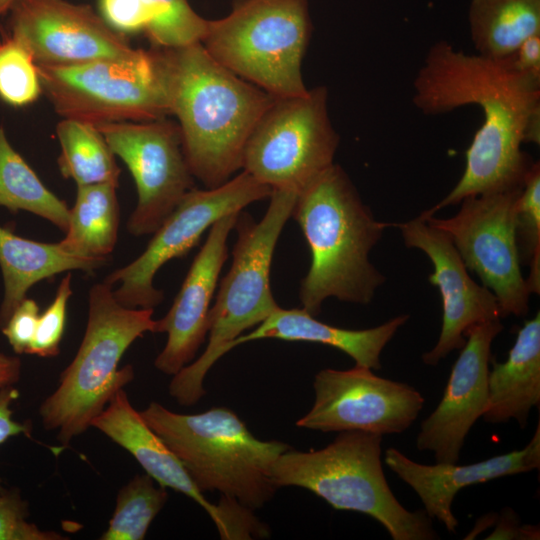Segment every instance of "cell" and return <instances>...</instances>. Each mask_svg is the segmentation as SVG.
Wrapping results in <instances>:
<instances>
[{
    "label": "cell",
    "mask_w": 540,
    "mask_h": 540,
    "mask_svg": "<svg viewBox=\"0 0 540 540\" xmlns=\"http://www.w3.org/2000/svg\"><path fill=\"white\" fill-rule=\"evenodd\" d=\"M271 194L270 187L243 170L217 188H193L154 232L143 253L109 274L104 283L111 287L119 284L113 295L121 305L154 309L163 301L164 293L154 287L153 279L165 263L185 256L220 218Z\"/></svg>",
    "instance_id": "8fae6325"
},
{
    "label": "cell",
    "mask_w": 540,
    "mask_h": 540,
    "mask_svg": "<svg viewBox=\"0 0 540 540\" xmlns=\"http://www.w3.org/2000/svg\"><path fill=\"white\" fill-rule=\"evenodd\" d=\"M382 435L338 432L319 450L292 447L274 461L270 478L278 489H307L336 510L354 511L377 520L393 540H433L439 536L425 510L409 511L396 499L384 475Z\"/></svg>",
    "instance_id": "8992f818"
},
{
    "label": "cell",
    "mask_w": 540,
    "mask_h": 540,
    "mask_svg": "<svg viewBox=\"0 0 540 540\" xmlns=\"http://www.w3.org/2000/svg\"><path fill=\"white\" fill-rule=\"evenodd\" d=\"M522 189L465 197L455 216L428 223L446 232L467 269L497 298L501 318L526 316L532 294L521 271L516 237V208Z\"/></svg>",
    "instance_id": "7c38bea8"
},
{
    "label": "cell",
    "mask_w": 540,
    "mask_h": 540,
    "mask_svg": "<svg viewBox=\"0 0 540 540\" xmlns=\"http://www.w3.org/2000/svg\"><path fill=\"white\" fill-rule=\"evenodd\" d=\"M238 213L225 215L210 227L172 306L157 320L156 333L165 332L168 338L154 365L167 375L174 376L190 364L208 335L210 303L228 258L227 238Z\"/></svg>",
    "instance_id": "ac0fdd59"
},
{
    "label": "cell",
    "mask_w": 540,
    "mask_h": 540,
    "mask_svg": "<svg viewBox=\"0 0 540 540\" xmlns=\"http://www.w3.org/2000/svg\"><path fill=\"white\" fill-rule=\"evenodd\" d=\"M384 461L419 496L428 516L455 533L458 520L452 512L456 494L463 488L496 478L531 472L540 466V425L521 450L493 456L468 465L443 463L428 465L413 461L394 447L385 451Z\"/></svg>",
    "instance_id": "d6986e66"
},
{
    "label": "cell",
    "mask_w": 540,
    "mask_h": 540,
    "mask_svg": "<svg viewBox=\"0 0 540 540\" xmlns=\"http://www.w3.org/2000/svg\"><path fill=\"white\" fill-rule=\"evenodd\" d=\"M152 315L153 309L121 305L104 282L91 287L81 345L56 390L39 408L43 427L56 430L64 446L85 432L113 395L133 380L132 365L121 369L118 365L137 338L156 333L157 320Z\"/></svg>",
    "instance_id": "52a82bcc"
},
{
    "label": "cell",
    "mask_w": 540,
    "mask_h": 540,
    "mask_svg": "<svg viewBox=\"0 0 540 540\" xmlns=\"http://www.w3.org/2000/svg\"><path fill=\"white\" fill-rule=\"evenodd\" d=\"M516 237L521 261L528 262L526 279L531 293H540V165L534 162L529 170L516 208Z\"/></svg>",
    "instance_id": "4dcf8cb0"
},
{
    "label": "cell",
    "mask_w": 540,
    "mask_h": 540,
    "mask_svg": "<svg viewBox=\"0 0 540 540\" xmlns=\"http://www.w3.org/2000/svg\"><path fill=\"white\" fill-rule=\"evenodd\" d=\"M28 503L19 490H0V540H62L54 531H43L28 520Z\"/></svg>",
    "instance_id": "d6a6232c"
},
{
    "label": "cell",
    "mask_w": 540,
    "mask_h": 540,
    "mask_svg": "<svg viewBox=\"0 0 540 540\" xmlns=\"http://www.w3.org/2000/svg\"><path fill=\"white\" fill-rule=\"evenodd\" d=\"M487 539H539V527L520 525L516 513L505 508Z\"/></svg>",
    "instance_id": "8d00e7d4"
},
{
    "label": "cell",
    "mask_w": 540,
    "mask_h": 540,
    "mask_svg": "<svg viewBox=\"0 0 540 540\" xmlns=\"http://www.w3.org/2000/svg\"><path fill=\"white\" fill-rule=\"evenodd\" d=\"M161 49L188 167L206 189L217 188L242 169L246 143L276 96L221 65L201 42Z\"/></svg>",
    "instance_id": "7a4b0ae2"
},
{
    "label": "cell",
    "mask_w": 540,
    "mask_h": 540,
    "mask_svg": "<svg viewBox=\"0 0 540 540\" xmlns=\"http://www.w3.org/2000/svg\"><path fill=\"white\" fill-rule=\"evenodd\" d=\"M21 369L19 357L0 352V390L17 383L21 377Z\"/></svg>",
    "instance_id": "f35d334b"
},
{
    "label": "cell",
    "mask_w": 540,
    "mask_h": 540,
    "mask_svg": "<svg viewBox=\"0 0 540 540\" xmlns=\"http://www.w3.org/2000/svg\"><path fill=\"white\" fill-rule=\"evenodd\" d=\"M71 295V273H68L62 278L52 303L39 315L28 354L39 357H54L59 354Z\"/></svg>",
    "instance_id": "1f68e13d"
},
{
    "label": "cell",
    "mask_w": 540,
    "mask_h": 540,
    "mask_svg": "<svg viewBox=\"0 0 540 540\" xmlns=\"http://www.w3.org/2000/svg\"><path fill=\"white\" fill-rule=\"evenodd\" d=\"M96 127L125 162L136 184L138 201L127 222L129 233H154L194 188L178 124L163 118Z\"/></svg>",
    "instance_id": "4fadbf2b"
},
{
    "label": "cell",
    "mask_w": 540,
    "mask_h": 540,
    "mask_svg": "<svg viewBox=\"0 0 540 540\" xmlns=\"http://www.w3.org/2000/svg\"><path fill=\"white\" fill-rule=\"evenodd\" d=\"M408 248L423 251L434 271L429 282L439 289L442 306V328L435 346L422 355V361L436 366L466 342L467 331L480 323L501 318L495 295L480 286L469 275L450 236L431 225L423 213L403 223H395Z\"/></svg>",
    "instance_id": "2e32d148"
},
{
    "label": "cell",
    "mask_w": 540,
    "mask_h": 540,
    "mask_svg": "<svg viewBox=\"0 0 540 540\" xmlns=\"http://www.w3.org/2000/svg\"><path fill=\"white\" fill-rule=\"evenodd\" d=\"M296 197L293 190H272L269 206L259 222L249 213H238L232 264L209 312L207 347L197 360L175 374L169 385L170 395L180 405L197 403L206 393L205 376L230 351L231 343L279 307L270 286L271 264Z\"/></svg>",
    "instance_id": "277c9868"
},
{
    "label": "cell",
    "mask_w": 540,
    "mask_h": 540,
    "mask_svg": "<svg viewBox=\"0 0 540 540\" xmlns=\"http://www.w3.org/2000/svg\"><path fill=\"white\" fill-rule=\"evenodd\" d=\"M339 135L328 110L325 86L292 97H275L254 127L242 170L272 190L297 194L334 164Z\"/></svg>",
    "instance_id": "30bf717a"
},
{
    "label": "cell",
    "mask_w": 540,
    "mask_h": 540,
    "mask_svg": "<svg viewBox=\"0 0 540 540\" xmlns=\"http://www.w3.org/2000/svg\"><path fill=\"white\" fill-rule=\"evenodd\" d=\"M153 19L145 29L158 48H178L201 42L208 19L197 14L187 0H149Z\"/></svg>",
    "instance_id": "f546056e"
},
{
    "label": "cell",
    "mask_w": 540,
    "mask_h": 540,
    "mask_svg": "<svg viewBox=\"0 0 540 540\" xmlns=\"http://www.w3.org/2000/svg\"><path fill=\"white\" fill-rule=\"evenodd\" d=\"M39 315L37 302L26 297L0 329L16 354H28Z\"/></svg>",
    "instance_id": "e575fe53"
},
{
    "label": "cell",
    "mask_w": 540,
    "mask_h": 540,
    "mask_svg": "<svg viewBox=\"0 0 540 540\" xmlns=\"http://www.w3.org/2000/svg\"><path fill=\"white\" fill-rule=\"evenodd\" d=\"M312 31L309 0H238L208 20L201 40L221 65L276 97L307 93L302 61Z\"/></svg>",
    "instance_id": "ba28073f"
},
{
    "label": "cell",
    "mask_w": 540,
    "mask_h": 540,
    "mask_svg": "<svg viewBox=\"0 0 540 540\" xmlns=\"http://www.w3.org/2000/svg\"><path fill=\"white\" fill-rule=\"evenodd\" d=\"M0 206L38 215L67 231L70 209L39 179L12 147L0 125Z\"/></svg>",
    "instance_id": "484cf974"
},
{
    "label": "cell",
    "mask_w": 540,
    "mask_h": 540,
    "mask_svg": "<svg viewBox=\"0 0 540 540\" xmlns=\"http://www.w3.org/2000/svg\"><path fill=\"white\" fill-rule=\"evenodd\" d=\"M412 102L426 115L472 104L483 113L461 178L430 212L468 196L522 189L534 162L521 146L540 142V74L515 68L512 55L467 54L439 41L414 78Z\"/></svg>",
    "instance_id": "6da1fadb"
},
{
    "label": "cell",
    "mask_w": 540,
    "mask_h": 540,
    "mask_svg": "<svg viewBox=\"0 0 540 540\" xmlns=\"http://www.w3.org/2000/svg\"><path fill=\"white\" fill-rule=\"evenodd\" d=\"M117 187L114 183L77 186L66 236L59 242L64 251L79 257L108 259L118 237Z\"/></svg>",
    "instance_id": "cb8c5ba5"
},
{
    "label": "cell",
    "mask_w": 540,
    "mask_h": 540,
    "mask_svg": "<svg viewBox=\"0 0 540 540\" xmlns=\"http://www.w3.org/2000/svg\"><path fill=\"white\" fill-rule=\"evenodd\" d=\"M10 33L37 65L69 66L133 55L137 49L86 5L65 0H16Z\"/></svg>",
    "instance_id": "9a60e30c"
},
{
    "label": "cell",
    "mask_w": 540,
    "mask_h": 540,
    "mask_svg": "<svg viewBox=\"0 0 540 540\" xmlns=\"http://www.w3.org/2000/svg\"><path fill=\"white\" fill-rule=\"evenodd\" d=\"M291 217L311 254L299 291L302 308L316 317L330 297L369 304L385 281L369 254L384 230L395 223L376 220L347 173L335 163L297 194Z\"/></svg>",
    "instance_id": "3957f363"
},
{
    "label": "cell",
    "mask_w": 540,
    "mask_h": 540,
    "mask_svg": "<svg viewBox=\"0 0 540 540\" xmlns=\"http://www.w3.org/2000/svg\"><path fill=\"white\" fill-rule=\"evenodd\" d=\"M512 61L520 71L540 74V34L524 40L512 54Z\"/></svg>",
    "instance_id": "74e56055"
},
{
    "label": "cell",
    "mask_w": 540,
    "mask_h": 540,
    "mask_svg": "<svg viewBox=\"0 0 540 540\" xmlns=\"http://www.w3.org/2000/svg\"><path fill=\"white\" fill-rule=\"evenodd\" d=\"M355 365L322 369L314 378L315 400L296 426L321 432L365 431L380 435L406 431L425 399L409 384L375 375Z\"/></svg>",
    "instance_id": "5bb4252c"
},
{
    "label": "cell",
    "mask_w": 540,
    "mask_h": 540,
    "mask_svg": "<svg viewBox=\"0 0 540 540\" xmlns=\"http://www.w3.org/2000/svg\"><path fill=\"white\" fill-rule=\"evenodd\" d=\"M168 499L166 488L148 474L134 476L116 498L114 513L101 540H142Z\"/></svg>",
    "instance_id": "83f0119b"
},
{
    "label": "cell",
    "mask_w": 540,
    "mask_h": 540,
    "mask_svg": "<svg viewBox=\"0 0 540 540\" xmlns=\"http://www.w3.org/2000/svg\"><path fill=\"white\" fill-rule=\"evenodd\" d=\"M42 93L38 67L29 49L9 34L0 42V100L21 108Z\"/></svg>",
    "instance_id": "f1b7e54d"
},
{
    "label": "cell",
    "mask_w": 540,
    "mask_h": 540,
    "mask_svg": "<svg viewBox=\"0 0 540 540\" xmlns=\"http://www.w3.org/2000/svg\"><path fill=\"white\" fill-rule=\"evenodd\" d=\"M105 21L118 32L145 30L153 19L149 0H100Z\"/></svg>",
    "instance_id": "836d02e7"
},
{
    "label": "cell",
    "mask_w": 540,
    "mask_h": 540,
    "mask_svg": "<svg viewBox=\"0 0 540 540\" xmlns=\"http://www.w3.org/2000/svg\"><path fill=\"white\" fill-rule=\"evenodd\" d=\"M147 425L181 461L203 493L218 491L253 510L274 496V461L291 447L256 438L230 409L212 407L197 414L172 412L158 402L140 411Z\"/></svg>",
    "instance_id": "5b68a950"
},
{
    "label": "cell",
    "mask_w": 540,
    "mask_h": 540,
    "mask_svg": "<svg viewBox=\"0 0 540 540\" xmlns=\"http://www.w3.org/2000/svg\"><path fill=\"white\" fill-rule=\"evenodd\" d=\"M19 397L17 388L7 386L0 390V445L9 438L24 434L30 436L32 425L30 421L19 422L12 418L11 404ZM3 488L0 478V490Z\"/></svg>",
    "instance_id": "d590c367"
},
{
    "label": "cell",
    "mask_w": 540,
    "mask_h": 540,
    "mask_svg": "<svg viewBox=\"0 0 540 540\" xmlns=\"http://www.w3.org/2000/svg\"><path fill=\"white\" fill-rule=\"evenodd\" d=\"M91 426L127 450L159 485L183 493L199 504L223 535L225 508L220 503H210L204 497L181 461L134 409L123 389L113 395L91 421Z\"/></svg>",
    "instance_id": "ffe728a7"
},
{
    "label": "cell",
    "mask_w": 540,
    "mask_h": 540,
    "mask_svg": "<svg viewBox=\"0 0 540 540\" xmlns=\"http://www.w3.org/2000/svg\"><path fill=\"white\" fill-rule=\"evenodd\" d=\"M105 258H85L49 244L23 238L0 226V268L3 298L0 329L37 282L71 270L92 272L107 263Z\"/></svg>",
    "instance_id": "603a6c76"
},
{
    "label": "cell",
    "mask_w": 540,
    "mask_h": 540,
    "mask_svg": "<svg viewBox=\"0 0 540 540\" xmlns=\"http://www.w3.org/2000/svg\"><path fill=\"white\" fill-rule=\"evenodd\" d=\"M468 22L477 54L505 58L540 34V0H471Z\"/></svg>",
    "instance_id": "d4e9b609"
},
{
    "label": "cell",
    "mask_w": 540,
    "mask_h": 540,
    "mask_svg": "<svg viewBox=\"0 0 540 540\" xmlns=\"http://www.w3.org/2000/svg\"><path fill=\"white\" fill-rule=\"evenodd\" d=\"M42 92L64 118L92 125L170 115L161 48L69 66L37 65Z\"/></svg>",
    "instance_id": "9c48e42d"
},
{
    "label": "cell",
    "mask_w": 540,
    "mask_h": 540,
    "mask_svg": "<svg viewBox=\"0 0 540 540\" xmlns=\"http://www.w3.org/2000/svg\"><path fill=\"white\" fill-rule=\"evenodd\" d=\"M488 406L483 414L490 424L514 419L521 428L540 403V313L525 321L505 362L491 359Z\"/></svg>",
    "instance_id": "7402d4cb"
},
{
    "label": "cell",
    "mask_w": 540,
    "mask_h": 540,
    "mask_svg": "<svg viewBox=\"0 0 540 540\" xmlns=\"http://www.w3.org/2000/svg\"><path fill=\"white\" fill-rule=\"evenodd\" d=\"M56 134L61 146L58 166L65 178L74 180L77 186L118 184L120 168L115 154L95 125L64 118Z\"/></svg>",
    "instance_id": "4316f807"
},
{
    "label": "cell",
    "mask_w": 540,
    "mask_h": 540,
    "mask_svg": "<svg viewBox=\"0 0 540 540\" xmlns=\"http://www.w3.org/2000/svg\"><path fill=\"white\" fill-rule=\"evenodd\" d=\"M408 320L409 315L403 314L376 327L354 330L323 323L304 308L283 309L279 306L256 329L235 339L230 350L267 338L311 342L337 348L349 355L355 365L379 370L381 352Z\"/></svg>",
    "instance_id": "44dd1931"
},
{
    "label": "cell",
    "mask_w": 540,
    "mask_h": 540,
    "mask_svg": "<svg viewBox=\"0 0 540 540\" xmlns=\"http://www.w3.org/2000/svg\"><path fill=\"white\" fill-rule=\"evenodd\" d=\"M503 330L498 320L471 327L435 410L421 422L419 451H431L436 462L457 463L466 436L488 406L491 345Z\"/></svg>",
    "instance_id": "e0dca14e"
},
{
    "label": "cell",
    "mask_w": 540,
    "mask_h": 540,
    "mask_svg": "<svg viewBox=\"0 0 540 540\" xmlns=\"http://www.w3.org/2000/svg\"><path fill=\"white\" fill-rule=\"evenodd\" d=\"M16 0H0V18L8 11H10Z\"/></svg>",
    "instance_id": "ab89813d"
}]
</instances>
